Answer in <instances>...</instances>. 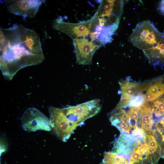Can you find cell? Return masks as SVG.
<instances>
[{"label":"cell","instance_id":"obj_1","mask_svg":"<svg viewBox=\"0 0 164 164\" xmlns=\"http://www.w3.org/2000/svg\"><path fill=\"white\" fill-rule=\"evenodd\" d=\"M0 67L7 79L20 69L42 63L45 56L39 35L22 25L0 29Z\"/></svg>","mask_w":164,"mask_h":164},{"label":"cell","instance_id":"obj_2","mask_svg":"<svg viewBox=\"0 0 164 164\" xmlns=\"http://www.w3.org/2000/svg\"><path fill=\"white\" fill-rule=\"evenodd\" d=\"M97 11L91 19L93 32L99 35L98 43L102 46L111 42L122 14L123 0H101Z\"/></svg>","mask_w":164,"mask_h":164},{"label":"cell","instance_id":"obj_3","mask_svg":"<svg viewBox=\"0 0 164 164\" xmlns=\"http://www.w3.org/2000/svg\"><path fill=\"white\" fill-rule=\"evenodd\" d=\"M129 40L133 45L143 51L153 65L163 61L160 45L164 42V35L149 20L138 23L131 34Z\"/></svg>","mask_w":164,"mask_h":164},{"label":"cell","instance_id":"obj_4","mask_svg":"<svg viewBox=\"0 0 164 164\" xmlns=\"http://www.w3.org/2000/svg\"><path fill=\"white\" fill-rule=\"evenodd\" d=\"M142 106H130L127 100H121L111 112L109 120L111 125L117 128L121 133L145 136L142 129Z\"/></svg>","mask_w":164,"mask_h":164},{"label":"cell","instance_id":"obj_5","mask_svg":"<svg viewBox=\"0 0 164 164\" xmlns=\"http://www.w3.org/2000/svg\"><path fill=\"white\" fill-rule=\"evenodd\" d=\"M101 108L100 101L95 99L74 106L62 108L67 118L78 126L98 114Z\"/></svg>","mask_w":164,"mask_h":164},{"label":"cell","instance_id":"obj_6","mask_svg":"<svg viewBox=\"0 0 164 164\" xmlns=\"http://www.w3.org/2000/svg\"><path fill=\"white\" fill-rule=\"evenodd\" d=\"M48 109L53 132L61 141L66 142L78 126L67 118L62 108L49 106Z\"/></svg>","mask_w":164,"mask_h":164},{"label":"cell","instance_id":"obj_7","mask_svg":"<svg viewBox=\"0 0 164 164\" xmlns=\"http://www.w3.org/2000/svg\"><path fill=\"white\" fill-rule=\"evenodd\" d=\"M23 129L28 132L38 130H51L50 120L40 111L34 108L27 109L20 118Z\"/></svg>","mask_w":164,"mask_h":164},{"label":"cell","instance_id":"obj_8","mask_svg":"<svg viewBox=\"0 0 164 164\" xmlns=\"http://www.w3.org/2000/svg\"><path fill=\"white\" fill-rule=\"evenodd\" d=\"M91 19L78 23H68L63 21L61 16L56 19L52 23L54 29L66 34L73 40L85 38L90 32Z\"/></svg>","mask_w":164,"mask_h":164},{"label":"cell","instance_id":"obj_9","mask_svg":"<svg viewBox=\"0 0 164 164\" xmlns=\"http://www.w3.org/2000/svg\"><path fill=\"white\" fill-rule=\"evenodd\" d=\"M45 0H3L7 10L11 13L22 16L33 18L40 6Z\"/></svg>","mask_w":164,"mask_h":164},{"label":"cell","instance_id":"obj_10","mask_svg":"<svg viewBox=\"0 0 164 164\" xmlns=\"http://www.w3.org/2000/svg\"><path fill=\"white\" fill-rule=\"evenodd\" d=\"M76 62L79 65H90L93 56L100 47L85 38L73 40Z\"/></svg>","mask_w":164,"mask_h":164},{"label":"cell","instance_id":"obj_11","mask_svg":"<svg viewBox=\"0 0 164 164\" xmlns=\"http://www.w3.org/2000/svg\"><path fill=\"white\" fill-rule=\"evenodd\" d=\"M152 80L136 83L121 80L119 82L121 100H129L137 95L142 94L151 86Z\"/></svg>","mask_w":164,"mask_h":164},{"label":"cell","instance_id":"obj_12","mask_svg":"<svg viewBox=\"0 0 164 164\" xmlns=\"http://www.w3.org/2000/svg\"><path fill=\"white\" fill-rule=\"evenodd\" d=\"M145 140L148 146L145 164H158V161L161 157V150L152 131L145 136Z\"/></svg>","mask_w":164,"mask_h":164},{"label":"cell","instance_id":"obj_13","mask_svg":"<svg viewBox=\"0 0 164 164\" xmlns=\"http://www.w3.org/2000/svg\"><path fill=\"white\" fill-rule=\"evenodd\" d=\"M164 94V76L153 79L152 83L144 94L145 101H153Z\"/></svg>","mask_w":164,"mask_h":164},{"label":"cell","instance_id":"obj_14","mask_svg":"<svg viewBox=\"0 0 164 164\" xmlns=\"http://www.w3.org/2000/svg\"><path fill=\"white\" fill-rule=\"evenodd\" d=\"M145 104L153 114L155 122L164 116V94L152 101Z\"/></svg>","mask_w":164,"mask_h":164},{"label":"cell","instance_id":"obj_15","mask_svg":"<svg viewBox=\"0 0 164 164\" xmlns=\"http://www.w3.org/2000/svg\"><path fill=\"white\" fill-rule=\"evenodd\" d=\"M152 131L160 146L161 157H164V116L155 122Z\"/></svg>","mask_w":164,"mask_h":164},{"label":"cell","instance_id":"obj_16","mask_svg":"<svg viewBox=\"0 0 164 164\" xmlns=\"http://www.w3.org/2000/svg\"><path fill=\"white\" fill-rule=\"evenodd\" d=\"M127 160L123 155L112 152H106L101 164H129Z\"/></svg>","mask_w":164,"mask_h":164},{"label":"cell","instance_id":"obj_17","mask_svg":"<svg viewBox=\"0 0 164 164\" xmlns=\"http://www.w3.org/2000/svg\"><path fill=\"white\" fill-rule=\"evenodd\" d=\"M128 104L132 107H138L142 106L145 101L144 94L135 96L130 99L127 100Z\"/></svg>","mask_w":164,"mask_h":164}]
</instances>
